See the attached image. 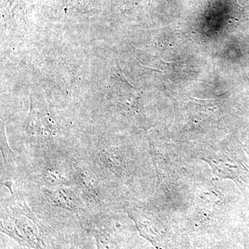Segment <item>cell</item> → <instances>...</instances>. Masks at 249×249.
Segmentation results:
<instances>
[{
	"instance_id": "6da1fadb",
	"label": "cell",
	"mask_w": 249,
	"mask_h": 249,
	"mask_svg": "<svg viewBox=\"0 0 249 249\" xmlns=\"http://www.w3.org/2000/svg\"><path fill=\"white\" fill-rule=\"evenodd\" d=\"M13 188L22 196L39 218L79 219L89 222L92 214L75 187H46L20 183Z\"/></svg>"
},
{
	"instance_id": "7a4b0ae2",
	"label": "cell",
	"mask_w": 249,
	"mask_h": 249,
	"mask_svg": "<svg viewBox=\"0 0 249 249\" xmlns=\"http://www.w3.org/2000/svg\"><path fill=\"white\" fill-rule=\"evenodd\" d=\"M10 193L9 199L1 200V231L23 245L36 249H50L42 220L22 196L14 190Z\"/></svg>"
},
{
	"instance_id": "3957f363",
	"label": "cell",
	"mask_w": 249,
	"mask_h": 249,
	"mask_svg": "<svg viewBox=\"0 0 249 249\" xmlns=\"http://www.w3.org/2000/svg\"><path fill=\"white\" fill-rule=\"evenodd\" d=\"M74 187L88 205L92 215L109 212L111 190L85 160L74 153Z\"/></svg>"
}]
</instances>
